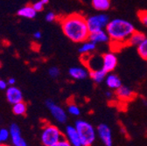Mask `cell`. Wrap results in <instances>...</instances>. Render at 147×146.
Wrapping results in <instances>:
<instances>
[{
	"label": "cell",
	"instance_id": "cell-1",
	"mask_svg": "<svg viewBox=\"0 0 147 146\" xmlns=\"http://www.w3.org/2000/svg\"><path fill=\"white\" fill-rule=\"evenodd\" d=\"M60 24L66 37L74 43H82L88 40L89 31L86 17L80 13H72L61 17Z\"/></svg>",
	"mask_w": 147,
	"mask_h": 146
},
{
	"label": "cell",
	"instance_id": "cell-2",
	"mask_svg": "<svg viewBox=\"0 0 147 146\" xmlns=\"http://www.w3.org/2000/svg\"><path fill=\"white\" fill-rule=\"evenodd\" d=\"M110 43L119 46L121 44L126 46V42L131 35L136 31L135 26L127 20L116 17L110 20L105 28Z\"/></svg>",
	"mask_w": 147,
	"mask_h": 146
},
{
	"label": "cell",
	"instance_id": "cell-3",
	"mask_svg": "<svg viewBox=\"0 0 147 146\" xmlns=\"http://www.w3.org/2000/svg\"><path fill=\"white\" fill-rule=\"evenodd\" d=\"M75 127L79 134L82 146H91L96 139V129L90 122L79 119L75 122Z\"/></svg>",
	"mask_w": 147,
	"mask_h": 146
},
{
	"label": "cell",
	"instance_id": "cell-4",
	"mask_svg": "<svg viewBox=\"0 0 147 146\" xmlns=\"http://www.w3.org/2000/svg\"><path fill=\"white\" fill-rule=\"evenodd\" d=\"M64 137V134L57 126L48 122L43 125L40 133V140L44 146H51Z\"/></svg>",
	"mask_w": 147,
	"mask_h": 146
},
{
	"label": "cell",
	"instance_id": "cell-5",
	"mask_svg": "<svg viewBox=\"0 0 147 146\" xmlns=\"http://www.w3.org/2000/svg\"><path fill=\"white\" fill-rule=\"evenodd\" d=\"M86 20H87V25L89 32L104 30L110 20L109 15L105 13L91 15L86 17Z\"/></svg>",
	"mask_w": 147,
	"mask_h": 146
},
{
	"label": "cell",
	"instance_id": "cell-6",
	"mask_svg": "<svg viewBox=\"0 0 147 146\" xmlns=\"http://www.w3.org/2000/svg\"><path fill=\"white\" fill-rule=\"evenodd\" d=\"M46 106L53 119L59 123H65L67 120V112L52 100L46 101Z\"/></svg>",
	"mask_w": 147,
	"mask_h": 146
},
{
	"label": "cell",
	"instance_id": "cell-7",
	"mask_svg": "<svg viewBox=\"0 0 147 146\" xmlns=\"http://www.w3.org/2000/svg\"><path fill=\"white\" fill-rule=\"evenodd\" d=\"M102 68L106 72V73H112L116 67H117L118 64V60L117 54L112 51V52H107L104 54L102 55Z\"/></svg>",
	"mask_w": 147,
	"mask_h": 146
},
{
	"label": "cell",
	"instance_id": "cell-8",
	"mask_svg": "<svg viewBox=\"0 0 147 146\" xmlns=\"http://www.w3.org/2000/svg\"><path fill=\"white\" fill-rule=\"evenodd\" d=\"M96 133L102 141V143L105 146H112L113 145V139H112V132L110 128L105 124L101 123L96 128Z\"/></svg>",
	"mask_w": 147,
	"mask_h": 146
},
{
	"label": "cell",
	"instance_id": "cell-9",
	"mask_svg": "<svg viewBox=\"0 0 147 146\" xmlns=\"http://www.w3.org/2000/svg\"><path fill=\"white\" fill-rule=\"evenodd\" d=\"M10 139L13 146H28L26 140L22 137L21 131L17 123H12L10 128Z\"/></svg>",
	"mask_w": 147,
	"mask_h": 146
},
{
	"label": "cell",
	"instance_id": "cell-10",
	"mask_svg": "<svg viewBox=\"0 0 147 146\" xmlns=\"http://www.w3.org/2000/svg\"><path fill=\"white\" fill-rule=\"evenodd\" d=\"M5 96H6V99L8 102L11 103V105L18 103L20 102H22L24 98L23 92L21 91V89L20 87H16L15 85L10 86L7 87L5 91Z\"/></svg>",
	"mask_w": 147,
	"mask_h": 146
},
{
	"label": "cell",
	"instance_id": "cell-11",
	"mask_svg": "<svg viewBox=\"0 0 147 146\" xmlns=\"http://www.w3.org/2000/svg\"><path fill=\"white\" fill-rule=\"evenodd\" d=\"M64 137L70 143L72 146H82L79 134L76 129L75 125H67L66 127Z\"/></svg>",
	"mask_w": 147,
	"mask_h": 146
},
{
	"label": "cell",
	"instance_id": "cell-12",
	"mask_svg": "<svg viewBox=\"0 0 147 146\" xmlns=\"http://www.w3.org/2000/svg\"><path fill=\"white\" fill-rule=\"evenodd\" d=\"M68 75L74 80L82 81L89 76V70L85 67H72L68 69Z\"/></svg>",
	"mask_w": 147,
	"mask_h": 146
},
{
	"label": "cell",
	"instance_id": "cell-13",
	"mask_svg": "<svg viewBox=\"0 0 147 146\" xmlns=\"http://www.w3.org/2000/svg\"><path fill=\"white\" fill-rule=\"evenodd\" d=\"M115 96L120 101L129 102L131 101L135 97V92L131 87L122 85L119 88L115 90Z\"/></svg>",
	"mask_w": 147,
	"mask_h": 146
},
{
	"label": "cell",
	"instance_id": "cell-14",
	"mask_svg": "<svg viewBox=\"0 0 147 146\" xmlns=\"http://www.w3.org/2000/svg\"><path fill=\"white\" fill-rule=\"evenodd\" d=\"M88 40L94 42L96 45L105 44V43H109L110 41L109 35L105 30H100L97 32H90L89 36H88Z\"/></svg>",
	"mask_w": 147,
	"mask_h": 146
},
{
	"label": "cell",
	"instance_id": "cell-15",
	"mask_svg": "<svg viewBox=\"0 0 147 146\" xmlns=\"http://www.w3.org/2000/svg\"><path fill=\"white\" fill-rule=\"evenodd\" d=\"M105 83L107 87L111 90H117L122 86V81L119 76L114 73H109L105 78Z\"/></svg>",
	"mask_w": 147,
	"mask_h": 146
},
{
	"label": "cell",
	"instance_id": "cell-16",
	"mask_svg": "<svg viewBox=\"0 0 147 146\" xmlns=\"http://www.w3.org/2000/svg\"><path fill=\"white\" fill-rule=\"evenodd\" d=\"M146 38V36L144 32H139V31H135L131 35V37L129 38V40L126 42V46H138Z\"/></svg>",
	"mask_w": 147,
	"mask_h": 146
},
{
	"label": "cell",
	"instance_id": "cell-17",
	"mask_svg": "<svg viewBox=\"0 0 147 146\" xmlns=\"http://www.w3.org/2000/svg\"><path fill=\"white\" fill-rule=\"evenodd\" d=\"M37 12L32 5H25L18 9L17 11V15L18 17H24V19H28V20H32L37 16Z\"/></svg>",
	"mask_w": 147,
	"mask_h": 146
},
{
	"label": "cell",
	"instance_id": "cell-18",
	"mask_svg": "<svg viewBox=\"0 0 147 146\" xmlns=\"http://www.w3.org/2000/svg\"><path fill=\"white\" fill-rule=\"evenodd\" d=\"M108 73H106L102 68L89 70V77L96 84H100L102 81H104Z\"/></svg>",
	"mask_w": 147,
	"mask_h": 146
},
{
	"label": "cell",
	"instance_id": "cell-19",
	"mask_svg": "<svg viewBox=\"0 0 147 146\" xmlns=\"http://www.w3.org/2000/svg\"><path fill=\"white\" fill-rule=\"evenodd\" d=\"M96 46L94 42H92L90 40H86L82 43H81V46L78 49V52L81 55H89L90 53H92L96 49Z\"/></svg>",
	"mask_w": 147,
	"mask_h": 146
},
{
	"label": "cell",
	"instance_id": "cell-20",
	"mask_svg": "<svg viewBox=\"0 0 147 146\" xmlns=\"http://www.w3.org/2000/svg\"><path fill=\"white\" fill-rule=\"evenodd\" d=\"M91 5L98 11H106L111 7V0H91Z\"/></svg>",
	"mask_w": 147,
	"mask_h": 146
},
{
	"label": "cell",
	"instance_id": "cell-21",
	"mask_svg": "<svg viewBox=\"0 0 147 146\" xmlns=\"http://www.w3.org/2000/svg\"><path fill=\"white\" fill-rule=\"evenodd\" d=\"M26 112H27V104L24 101L12 105V113L14 115L22 116H25Z\"/></svg>",
	"mask_w": 147,
	"mask_h": 146
},
{
	"label": "cell",
	"instance_id": "cell-22",
	"mask_svg": "<svg viewBox=\"0 0 147 146\" xmlns=\"http://www.w3.org/2000/svg\"><path fill=\"white\" fill-rule=\"evenodd\" d=\"M137 51H138V55L143 60L147 61V37L138 46H137Z\"/></svg>",
	"mask_w": 147,
	"mask_h": 146
},
{
	"label": "cell",
	"instance_id": "cell-23",
	"mask_svg": "<svg viewBox=\"0 0 147 146\" xmlns=\"http://www.w3.org/2000/svg\"><path fill=\"white\" fill-rule=\"evenodd\" d=\"M67 112L73 116H79L81 115V108L75 103H69L67 105Z\"/></svg>",
	"mask_w": 147,
	"mask_h": 146
},
{
	"label": "cell",
	"instance_id": "cell-24",
	"mask_svg": "<svg viewBox=\"0 0 147 146\" xmlns=\"http://www.w3.org/2000/svg\"><path fill=\"white\" fill-rule=\"evenodd\" d=\"M138 17L140 23L147 27V10H140L138 11Z\"/></svg>",
	"mask_w": 147,
	"mask_h": 146
},
{
	"label": "cell",
	"instance_id": "cell-25",
	"mask_svg": "<svg viewBox=\"0 0 147 146\" xmlns=\"http://www.w3.org/2000/svg\"><path fill=\"white\" fill-rule=\"evenodd\" d=\"M10 139V131L7 129H0V144L5 143L6 141Z\"/></svg>",
	"mask_w": 147,
	"mask_h": 146
},
{
	"label": "cell",
	"instance_id": "cell-26",
	"mask_svg": "<svg viewBox=\"0 0 147 146\" xmlns=\"http://www.w3.org/2000/svg\"><path fill=\"white\" fill-rule=\"evenodd\" d=\"M60 74H61V71H60L59 67H51L48 69V75L53 79L58 78L60 76Z\"/></svg>",
	"mask_w": 147,
	"mask_h": 146
},
{
	"label": "cell",
	"instance_id": "cell-27",
	"mask_svg": "<svg viewBox=\"0 0 147 146\" xmlns=\"http://www.w3.org/2000/svg\"><path fill=\"white\" fill-rule=\"evenodd\" d=\"M56 19H57L56 14H55L54 12H53V11L47 12V13L46 14V16H45V20H46V21H47V22H53Z\"/></svg>",
	"mask_w": 147,
	"mask_h": 146
},
{
	"label": "cell",
	"instance_id": "cell-28",
	"mask_svg": "<svg viewBox=\"0 0 147 146\" xmlns=\"http://www.w3.org/2000/svg\"><path fill=\"white\" fill-rule=\"evenodd\" d=\"M44 4L40 1H38V2H35L33 5H32V7L34 8V10L37 11V12H40V11H43V9H44Z\"/></svg>",
	"mask_w": 147,
	"mask_h": 146
},
{
	"label": "cell",
	"instance_id": "cell-29",
	"mask_svg": "<svg viewBox=\"0 0 147 146\" xmlns=\"http://www.w3.org/2000/svg\"><path fill=\"white\" fill-rule=\"evenodd\" d=\"M51 146H72V145H71L70 143L64 137V138H62L61 140H60L59 142H57L56 143H54V144H53V145H51Z\"/></svg>",
	"mask_w": 147,
	"mask_h": 146
},
{
	"label": "cell",
	"instance_id": "cell-30",
	"mask_svg": "<svg viewBox=\"0 0 147 146\" xmlns=\"http://www.w3.org/2000/svg\"><path fill=\"white\" fill-rule=\"evenodd\" d=\"M7 87H8L7 81L3 80V79H0V89H1V90H6Z\"/></svg>",
	"mask_w": 147,
	"mask_h": 146
},
{
	"label": "cell",
	"instance_id": "cell-31",
	"mask_svg": "<svg viewBox=\"0 0 147 146\" xmlns=\"http://www.w3.org/2000/svg\"><path fill=\"white\" fill-rule=\"evenodd\" d=\"M42 37V33L40 31H36L34 33H33V38L35 40H40Z\"/></svg>",
	"mask_w": 147,
	"mask_h": 146
},
{
	"label": "cell",
	"instance_id": "cell-32",
	"mask_svg": "<svg viewBox=\"0 0 147 146\" xmlns=\"http://www.w3.org/2000/svg\"><path fill=\"white\" fill-rule=\"evenodd\" d=\"M7 83H8V85H10V86H14L15 83H16V80H15L14 78L11 77V78H9V79L7 80Z\"/></svg>",
	"mask_w": 147,
	"mask_h": 146
},
{
	"label": "cell",
	"instance_id": "cell-33",
	"mask_svg": "<svg viewBox=\"0 0 147 146\" xmlns=\"http://www.w3.org/2000/svg\"><path fill=\"white\" fill-rule=\"evenodd\" d=\"M106 96H107L108 98L112 97V96H113V94H112V92H110V91H109V92H107V93H106Z\"/></svg>",
	"mask_w": 147,
	"mask_h": 146
},
{
	"label": "cell",
	"instance_id": "cell-34",
	"mask_svg": "<svg viewBox=\"0 0 147 146\" xmlns=\"http://www.w3.org/2000/svg\"><path fill=\"white\" fill-rule=\"evenodd\" d=\"M40 1L44 4V5H47L49 3V0H40Z\"/></svg>",
	"mask_w": 147,
	"mask_h": 146
},
{
	"label": "cell",
	"instance_id": "cell-35",
	"mask_svg": "<svg viewBox=\"0 0 147 146\" xmlns=\"http://www.w3.org/2000/svg\"><path fill=\"white\" fill-rule=\"evenodd\" d=\"M0 146H10V145H7L5 143H3V144H0Z\"/></svg>",
	"mask_w": 147,
	"mask_h": 146
},
{
	"label": "cell",
	"instance_id": "cell-36",
	"mask_svg": "<svg viewBox=\"0 0 147 146\" xmlns=\"http://www.w3.org/2000/svg\"><path fill=\"white\" fill-rule=\"evenodd\" d=\"M1 66H2V65H1V61H0V67H1Z\"/></svg>",
	"mask_w": 147,
	"mask_h": 146
}]
</instances>
